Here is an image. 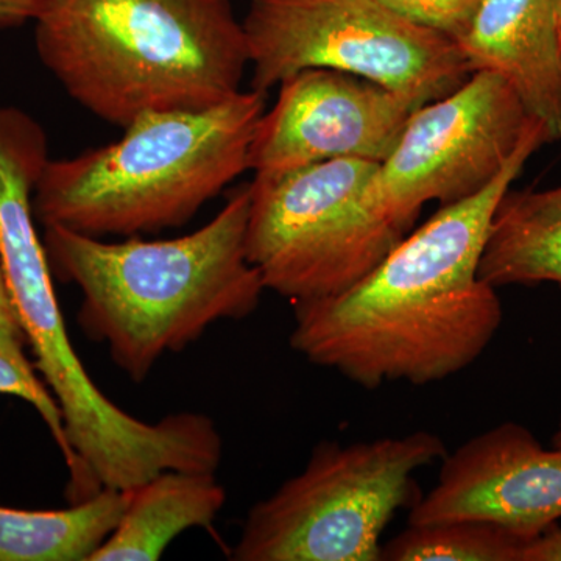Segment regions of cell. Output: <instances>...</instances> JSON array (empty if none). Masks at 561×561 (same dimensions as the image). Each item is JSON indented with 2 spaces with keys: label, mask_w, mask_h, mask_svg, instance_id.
<instances>
[{
  "label": "cell",
  "mask_w": 561,
  "mask_h": 561,
  "mask_svg": "<svg viewBox=\"0 0 561 561\" xmlns=\"http://www.w3.org/2000/svg\"><path fill=\"white\" fill-rule=\"evenodd\" d=\"M127 500L128 491L105 489L62 511L0 507V561H90Z\"/></svg>",
  "instance_id": "cell-14"
},
{
  "label": "cell",
  "mask_w": 561,
  "mask_h": 561,
  "mask_svg": "<svg viewBox=\"0 0 561 561\" xmlns=\"http://www.w3.org/2000/svg\"><path fill=\"white\" fill-rule=\"evenodd\" d=\"M557 16H559V36H560V50H561V0H559V10H557Z\"/></svg>",
  "instance_id": "cell-22"
},
{
  "label": "cell",
  "mask_w": 561,
  "mask_h": 561,
  "mask_svg": "<svg viewBox=\"0 0 561 561\" xmlns=\"http://www.w3.org/2000/svg\"><path fill=\"white\" fill-rule=\"evenodd\" d=\"M530 119L511 84L490 70H476L451 94L424 103L376 173L373 191L383 216L408 232L427 203L474 197L511 161Z\"/></svg>",
  "instance_id": "cell-8"
},
{
  "label": "cell",
  "mask_w": 561,
  "mask_h": 561,
  "mask_svg": "<svg viewBox=\"0 0 561 561\" xmlns=\"http://www.w3.org/2000/svg\"><path fill=\"white\" fill-rule=\"evenodd\" d=\"M437 485L411 507L409 526L482 522L531 542L561 519V448L546 449L505 421L442 459Z\"/></svg>",
  "instance_id": "cell-10"
},
{
  "label": "cell",
  "mask_w": 561,
  "mask_h": 561,
  "mask_svg": "<svg viewBox=\"0 0 561 561\" xmlns=\"http://www.w3.org/2000/svg\"><path fill=\"white\" fill-rule=\"evenodd\" d=\"M249 210L243 184L209 224L181 238L103 242L44 227L43 242L51 272L81 291L84 334L105 343L114 364L140 382L217 321L256 311L265 287L247 256Z\"/></svg>",
  "instance_id": "cell-2"
},
{
  "label": "cell",
  "mask_w": 561,
  "mask_h": 561,
  "mask_svg": "<svg viewBox=\"0 0 561 561\" xmlns=\"http://www.w3.org/2000/svg\"><path fill=\"white\" fill-rule=\"evenodd\" d=\"M267 92L203 110L147 113L121 139L47 162L33 192L44 227L103 238L179 228L249 171Z\"/></svg>",
  "instance_id": "cell-4"
},
{
  "label": "cell",
  "mask_w": 561,
  "mask_h": 561,
  "mask_svg": "<svg viewBox=\"0 0 561 561\" xmlns=\"http://www.w3.org/2000/svg\"><path fill=\"white\" fill-rule=\"evenodd\" d=\"M419 102L381 84L332 69H306L279 84L262 114L249 171L276 175L317 162L386 161Z\"/></svg>",
  "instance_id": "cell-9"
},
{
  "label": "cell",
  "mask_w": 561,
  "mask_h": 561,
  "mask_svg": "<svg viewBox=\"0 0 561 561\" xmlns=\"http://www.w3.org/2000/svg\"><path fill=\"white\" fill-rule=\"evenodd\" d=\"M551 442L553 448H561V421L559 427H557L556 434L552 435Z\"/></svg>",
  "instance_id": "cell-21"
},
{
  "label": "cell",
  "mask_w": 561,
  "mask_h": 561,
  "mask_svg": "<svg viewBox=\"0 0 561 561\" xmlns=\"http://www.w3.org/2000/svg\"><path fill=\"white\" fill-rule=\"evenodd\" d=\"M25 343L24 332L0 330V394L21 398L36 409L68 465L70 453L60 405L25 356Z\"/></svg>",
  "instance_id": "cell-16"
},
{
  "label": "cell",
  "mask_w": 561,
  "mask_h": 561,
  "mask_svg": "<svg viewBox=\"0 0 561 561\" xmlns=\"http://www.w3.org/2000/svg\"><path fill=\"white\" fill-rule=\"evenodd\" d=\"M529 542L494 524L454 522L408 526L382 545L387 561H522Z\"/></svg>",
  "instance_id": "cell-15"
},
{
  "label": "cell",
  "mask_w": 561,
  "mask_h": 561,
  "mask_svg": "<svg viewBox=\"0 0 561 561\" xmlns=\"http://www.w3.org/2000/svg\"><path fill=\"white\" fill-rule=\"evenodd\" d=\"M0 330L22 331L16 311L13 308V301H11L9 287H7L2 264H0Z\"/></svg>",
  "instance_id": "cell-20"
},
{
  "label": "cell",
  "mask_w": 561,
  "mask_h": 561,
  "mask_svg": "<svg viewBox=\"0 0 561 561\" xmlns=\"http://www.w3.org/2000/svg\"><path fill=\"white\" fill-rule=\"evenodd\" d=\"M479 276L493 287H561V186L507 191L494 213Z\"/></svg>",
  "instance_id": "cell-13"
},
{
  "label": "cell",
  "mask_w": 561,
  "mask_h": 561,
  "mask_svg": "<svg viewBox=\"0 0 561 561\" xmlns=\"http://www.w3.org/2000/svg\"><path fill=\"white\" fill-rule=\"evenodd\" d=\"M445 456V443L427 431L321 442L300 474L253 505L231 559L381 561L394 513L420 501L413 474Z\"/></svg>",
  "instance_id": "cell-5"
},
{
  "label": "cell",
  "mask_w": 561,
  "mask_h": 561,
  "mask_svg": "<svg viewBox=\"0 0 561 561\" xmlns=\"http://www.w3.org/2000/svg\"><path fill=\"white\" fill-rule=\"evenodd\" d=\"M379 162L331 160L250 183L247 256L265 290L295 302L335 297L405 238L376 202Z\"/></svg>",
  "instance_id": "cell-6"
},
{
  "label": "cell",
  "mask_w": 561,
  "mask_h": 561,
  "mask_svg": "<svg viewBox=\"0 0 561 561\" xmlns=\"http://www.w3.org/2000/svg\"><path fill=\"white\" fill-rule=\"evenodd\" d=\"M420 27L459 41L470 28L482 0H375Z\"/></svg>",
  "instance_id": "cell-17"
},
{
  "label": "cell",
  "mask_w": 561,
  "mask_h": 561,
  "mask_svg": "<svg viewBox=\"0 0 561 561\" xmlns=\"http://www.w3.org/2000/svg\"><path fill=\"white\" fill-rule=\"evenodd\" d=\"M242 27L251 90L262 92L301 70L332 69L424 105L474 72L456 41L375 0H251Z\"/></svg>",
  "instance_id": "cell-7"
},
{
  "label": "cell",
  "mask_w": 561,
  "mask_h": 561,
  "mask_svg": "<svg viewBox=\"0 0 561 561\" xmlns=\"http://www.w3.org/2000/svg\"><path fill=\"white\" fill-rule=\"evenodd\" d=\"M522 561H561V529L556 527L529 542L523 551Z\"/></svg>",
  "instance_id": "cell-18"
},
{
  "label": "cell",
  "mask_w": 561,
  "mask_h": 561,
  "mask_svg": "<svg viewBox=\"0 0 561 561\" xmlns=\"http://www.w3.org/2000/svg\"><path fill=\"white\" fill-rule=\"evenodd\" d=\"M35 46L72 101L125 128L241 91L245 32L230 0H38Z\"/></svg>",
  "instance_id": "cell-3"
},
{
  "label": "cell",
  "mask_w": 561,
  "mask_h": 561,
  "mask_svg": "<svg viewBox=\"0 0 561 561\" xmlns=\"http://www.w3.org/2000/svg\"><path fill=\"white\" fill-rule=\"evenodd\" d=\"M559 0H482L459 47L472 70L507 81L529 116L561 139Z\"/></svg>",
  "instance_id": "cell-11"
},
{
  "label": "cell",
  "mask_w": 561,
  "mask_h": 561,
  "mask_svg": "<svg viewBox=\"0 0 561 561\" xmlns=\"http://www.w3.org/2000/svg\"><path fill=\"white\" fill-rule=\"evenodd\" d=\"M216 472L162 471L128 490L127 505L90 561H154L183 531L209 529L227 493Z\"/></svg>",
  "instance_id": "cell-12"
},
{
  "label": "cell",
  "mask_w": 561,
  "mask_h": 561,
  "mask_svg": "<svg viewBox=\"0 0 561 561\" xmlns=\"http://www.w3.org/2000/svg\"><path fill=\"white\" fill-rule=\"evenodd\" d=\"M38 0H0V28L24 25L35 16Z\"/></svg>",
  "instance_id": "cell-19"
},
{
  "label": "cell",
  "mask_w": 561,
  "mask_h": 561,
  "mask_svg": "<svg viewBox=\"0 0 561 561\" xmlns=\"http://www.w3.org/2000/svg\"><path fill=\"white\" fill-rule=\"evenodd\" d=\"M548 142L545 125L531 117L485 190L442 206L351 289L295 302L291 348L370 390L398 381L426 386L474 364L504 317L496 287L479 276L494 213Z\"/></svg>",
  "instance_id": "cell-1"
}]
</instances>
